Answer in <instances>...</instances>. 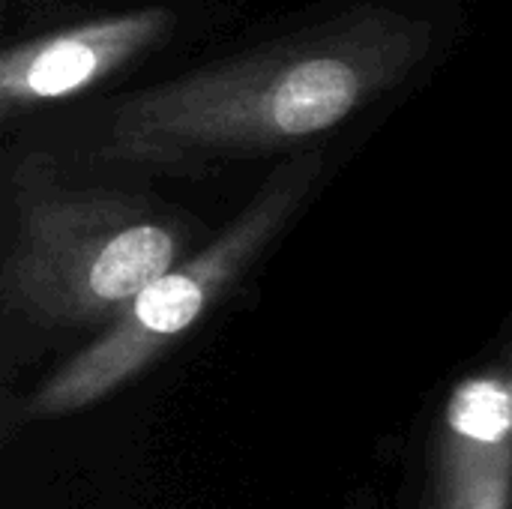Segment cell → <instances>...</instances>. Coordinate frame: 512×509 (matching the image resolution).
<instances>
[{"label": "cell", "instance_id": "obj_1", "mask_svg": "<svg viewBox=\"0 0 512 509\" xmlns=\"http://www.w3.org/2000/svg\"><path fill=\"white\" fill-rule=\"evenodd\" d=\"M432 42L423 18L354 9L126 96L108 120L102 156L201 171L297 147L399 87Z\"/></svg>", "mask_w": 512, "mask_h": 509}, {"label": "cell", "instance_id": "obj_2", "mask_svg": "<svg viewBox=\"0 0 512 509\" xmlns=\"http://www.w3.org/2000/svg\"><path fill=\"white\" fill-rule=\"evenodd\" d=\"M12 246L3 309L51 330L108 327L162 273L180 264V228L141 198L72 189L45 156L12 177Z\"/></svg>", "mask_w": 512, "mask_h": 509}, {"label": "cell", "instance_id": "obj_3", "mask_svg": "<svg viewBox=\"0 0 512 509\" xmlns=\"http://www.w3.org/2000/svg\"><path fill=\"white\" fill-rule=\"evenodd\" d=\"M324 168L321 150L282 162L258 195L192 258L150 282L90 345L69 357L21 405V423L78 414L138 378L192 330L219 297L258 261L303 207Z\"/></svg>", "mask_w": 512, "mask_h": 509}, {"label": "cell", "instance_id": "obj_4", "mask_svg": "<svg viewBox=\"0 0 512 509\" xmlns=\"http://www.w3.org/2000/svg\"><path fill=\"white\" fill-rule=\"evenodd\" d=\"M174 12L162 6L60 27L0 54V114L12 120L78 96L165 39Z\"/></svg>", "mask_w": 512, "mask_h": 509}, {"label": "cell", "instance_id": "obj_5", "mask_svg": "<svg viewBox=\"0 0 512 509\" xmlns=\"http://www.w3.org/2000/svg\"><path fill=\"white\" fill-rule=\"evenodd\" d=\"M435 509H512V414L504 372L471 375L450 393Z\"/></svg>", "mask_w": 512, "mask_h": 509}, {"label": "cell", "instance_id": "obj_6", "mask_svg": "<svg viewBox=\"0 0 512 509\" xmlns=\"http://www.w3.org/2000/svg\"><path fill=\"white\" fill-rule=\"evenodd\" d=\"M504 378H507V393H510V414H512V345H510V360H507V369H504Z\"/></svg>", "mask_w": 512, "mask_h": 509}]
</instances>
